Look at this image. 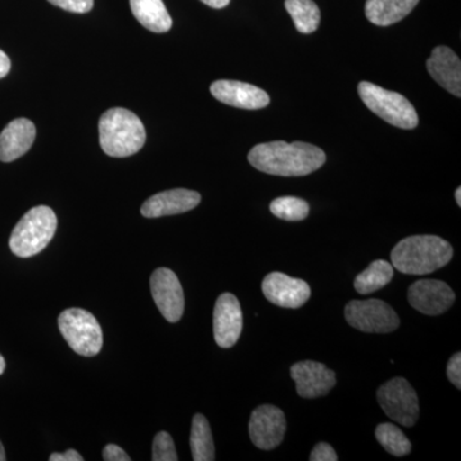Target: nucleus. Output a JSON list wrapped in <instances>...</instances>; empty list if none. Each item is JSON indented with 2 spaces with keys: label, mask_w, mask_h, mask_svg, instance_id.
I'll return each mask as SVG.
<instances>
[{
  "label": "nucleus",
  "mask_w": 461,
  "mask_h": 461,
  "mask_svg": "<svg viewBox=\"0 0 461 461\" xmlns=\"http://www.w3.org/2000/svg\"><path fill=\"white\" fill-rule=\"evenodd\" d=\"M326 153L315 145L295 141L266 142L251 149L248 160L258 171L282 177H302L326 163Z\"/></svg>",
  "instance_id": "nucleus-1"
},
{
  "label": "nucleus",
  "mask_w": 461,
  "mask_h": 461,
  "mask_svg": "<svg viewBox=\"0 0 461 461\" xmlns=\"http://www.w3.org/2000/svg\"><path fill=\"white\" fill-rule=\"evenodd\" d=\"M450 242L438 236L418 235L402 240L391 253L393 268L405 275H429L453 259Z\"/></svg>",
  "instance_id": "nucleus-2"
},
{
  "label": "nucleus",
  "mask_w": 461,
  "mask_h": 461,
  "mask_svg": "<svg viewBox=\"0 0 461 461\" xmlns=\"http://www.w3.org/2000/svg\"><path fill=\"white\" fill-rule=\"evenodd\" d=\"M145 140L144 124L129 109L112 108L100 117V147L109 157H131L144 147Z\"/></svg>",
  "instance_id": "nucleus-3"
},
{
  "label": "nucleus",
  "mask_w": 461,
  "mask_h": 461,
  "mask_svg": "<svg viewBox=\"0 0 461 461\" xmlns=\"http://www.w3.org/2000/svg\"><path fill=\"white\" fill-rule=\"evenodd\" d=\"M57 215L50 206L30 209L12 230L9 248L14 256L30 258L41 253L56 235Z\"/></svg>",
  "instance_id": "nucleus-4"
},
{
  "label": "nucleus",
  "mask_w": 461,
  "mask_h": 461,
  "mask_svg": "<svg viewBox=\"0 0 461 461\" xmlns=\"http://www.w3.org/2000/svg\"><path fill=\"white\" fill-rule=\"evenodd\" d=\"M357 91L364 104L393 126L412 130L420 123L417 111L402 94L384 89L368 81H362Z\"/></svg>",
  "instance_id": "nucleus-5"
},
{
  "label": "nucleus",
  "mask_w": 461,
  "mask_h": 461,
  "mask_svg": "<svg viewBox=\"0 0 461 461\" xmlns=\"http://www.w3.org/2000/svg\"><path fill=\"white\" fill-rule=\"evenodd\" d=\"M58 327L76 354L94 357L102 350V327L89 312L80 308L67 309L58 317Z\"/></svg>",
  "instance_id": "nucleus-6"
},
{
  "label": "nucleus",
  "mask_w": 461,
  "mask_h": 461,
  "mask_svg": "<svg viewBox=\"0 0 461 461\" xmlns=\"http://www.w3.org/2000/svg\"><path fill=\"white\" fill-rule=\"evenodd\" d=\"M377 399L382 411L391 420L405 427H412L420 418L417 393L405 378L391 379L378 388Z\"/></svg>",
  "instance_id": "nucleus-7"
},
{
  "label": "nucleus",
  "mask_w": 461,
  "mask_h": 461,
  "mask_svg": "<svg viewBox=\"0 0 461 461\" xmlns=\"http://www.w3.org/2000/svg\"><path fill=\"white\" fill-rule=\"evenodd\" d=\"M345 318L354 329L366 333H390L399 329L400 318L382 300H353L345 308Z\"/></svg>",
  "instance_id": "nucleus-8"
},
{
  "label": "nucleus",
  "mask_w": 461,
  "mask_h": 461,
  "mask_svg": "<svg viewBox=\"0 0 461 461\" xmlns=\"http://www.w3.org/2000/svg\"><path fill=\"white\" fill-rule=\"evenodd\" d=\"M286 426V418L280 408L260 405L251 412L249 435L260 450H273L284 441Z\"/></svg>",
  "instance_id": "nucleus-9"
},
{
  "label": "nucleus",
  "mask_w": 461,
  "mask_h": 461,
  "mask_svg": "<svg viewBox=\"0 0 461 461\" xmlns=\"http://www.w3.org/2000/svg\"><path fill=\"white\" fill-rule=\"evenodd\" d=\"M150 290L154 302L167 321L176 323L185 309L184 290L175 272L158 268L150 277Z\"/></svg>",
  "instance_id": "nucleus-10"
},
{
  "label": "nucleus",
  "mask_w": 461,
  "mask_h": 461,
  "mask_svg": "<svg viewBox=\"0 0 461 461\" xmlns=\"http://www.w3.org/2000/svg\"><path fill=\"white\" fill-rule=\"evenodd\" d=\"M262 290L267 300L281 308H300L311 297V287L305 281L290 277L281 272H272L266 276Z\"/></svg>",
  "instance_id": "nucleus-11"
},
{
  "label": "nucleus",
  "mask_w": 461,
  "mask_h": 461,
  "mask_svg": "<svg viewBox=\"0 0 461 461\" xmlns=\"http://www.w3.org/2000/svg\"><path fill=\"white\" fill-rule=\"evenodd\" d=\"M409 303L415 311L426 315H439L455 302L453 288L439 280H420L409 288Z\"/></svg>",
  "instance_id": "nucleus-12"
},
{
  "label": "nucleus",
  "mask_w": 461,
  "mask_h": 461,
  "mask_svg": "<svg viewBox=\"0 0 461 461\" xmlns=\"http://www.w3.org/2000/svg\"><path fill=\"white\" fill-rule=\"evenodd\" d=\"M291 378L295 381L297 395L303 399L326 396L335 387V372L324 364L305 360L291 366Z\"/></svg>",
  "instance_id": "nucleus-13"
},
{
  "label": "nucleus",
  "mask_w": 461,
  "mask_h": 461,
  "mask_svg": "<svg viewBox=\"0 0 461 461\" xmlns=\"http://www.w3.org/2000/svg\"><path fill=\"white\" fill-rule=\"evenodd\" d=\"M214 339L220 348L235 346L242 332V311L238 297L222 294L217 299L213 317Z\"/></svg>",
  "instance_id": "nucleus-14"
},
{
  "label": "nucleus",
  "mask_w": 461,
  "mask_h": 461,
  "mask_svg": "<svg viewBox=\"0 0 461 461\" xmlns=\"http://www.w3.org/2000/svg\"><path fill=\"white\" fill-rule=\"evenodd\" d=\"M211 93L215 99L223 104L241 109H262L269 104L268 94L254 86V85L241 83V81L218 80L211 85Z\"/></svg>",
  "instance_id": "nucleus-15"
},
{
  "label": "nucleus",
  "mask_w": 461,
  "mask_h": 461,
  "mask_svg": "<svg viewBox=\"0 0 461 461\" xmlns=\"http://www.w3.org/2000/svg\"><path fill=\"white\" fill-rule=\"evenodd\" d=\"M202 202L199 193L187 189L167 190L151 196L141 206L145 218H159L165 215L186 213Z\"/></svg>",
  "instance_id": "nucleus-16"
},
{
  "label": "nucleus",
  "mask_w": 461,
  "mask_h": 461,
  "mask_svg": "<svg viewBox=\"0 0 461 461\" xmlns=\"http://www.w3.org/2000/svg\"><path fill=\"white\" fill-rule=\"evenodd\" d=\"M427 69L433 80L456 98L461 96V62L448 47H436L427 60Z\"/></svg>",
  "instance_id": "nucleus-17"
},
{
  "label": "nucleus",
  "mask_w": 461,
  "mask_h": 461,
  "mask_svg": "<svg viewBox=\"0 0 461 461\" xmlns=\"http://www.w3.org/2000/svg\"><path fill=\"white\" fill-rule=\"evenodd\" d=\"M36 138L35 124L27 118H17L0 133V160L14 162L32 147Z\"/></svg>",
  "instance_id": "nucleus-18"
},
{
  "label": "nucleus",
  "mask_w": 461,
  "mask_h": 461,
  "mask_svg": "<svg viewBox=\"0 0 461 461\" xmlns=\"http://www.w3.org/2000/svg\"><path fill=\"white\" fill-rule=\"evenodd\" d=\"M420 0H366V16L377 26L400 23L417 7Z\"/></svg>",
  "instance_id": "nucleus-19"
},
{
  "label": "nucleus",
  "mask_w": 461,
  "mask_h": 461,
  "mask_svg": "<svg viewBox=\"0 0 461 461\" xmlns=\"http://www.w3.org/2000/svg\"><path fill=\"white\" fill-rule=\"evenodd\" d=\"M133 16L149 32L163 33L172 27V18L163 0H130Z\"/></svg>",
  "instance_id": "nucleus-20"
},
{
  "label": "nucleus",
  "mask_w": 461,
  "mask_h": 461,
  "mask_svg": "<svg viewBox=\"0 0 461 461\" xmlns=\"http://www.w3.org/2000/svg\"><path fill=\"white\" fill-rule=\"evenodd\" d=\"M393 277V264L386 260H375L368 268L355 277L354 287L362 295H369L390 284Z\"/></svg>",
  "instance_id": "nucleus-21"
},
{
  "label": "nucleus",
  "mask_w": 461,
  "mask_h": 461,
  "mask_svg": "<svg viewBox=\"0 0 461 461\" xmlns=\"http://www.w3.org/2000/svg\"><path fill=\"white\" fill-rule=\"evenodd\" d=\"M191 454L195 461L215 459L214 441L209 421L203 414H196L193 420L190 436Z\"/></svg>",
  "instance_id": "nucleus-22"
},
{
  "label": "nucleus",
  "mask_w": 461,
  "mask_h": 461,
  "mask_svg": "<svg viewBox=\"0 0 461 461\" xmlns=\"http://www.w3.org/2000/svg\"><path fill=\"white\" fill-rule=\"evenodd\" d=\"M285 8L295 23L297 32L313 33L321 23V11L313 0H286Z\"/></svg>",
  "instance_id": "nucleus-23"
},
{
  "label": "nucleus",
  "mask_w": 461,
  "mask_h": 461,
  "mask_svg": "<svg viewBox=\"0 0 461 461\" xmlns=\"http://www.w3.org/2000/svg\"><path fill=\"white\" fill-rule=\"evenodd\" d=\"M375 438L378 439L382 447L391 455L400 457L411 454V442L395 424H379L375 429Z\"/></svg>",
  "instance_id": "nucleus-24"
},
{
  "label": "nucleus",
  "mask_w": 461,
  "mask_h": 461,
  "mask_svg": "<svg viewBox=\"0 0 461 461\" xmlns=\"http://www.w3.org/2000/svg\"><path fill=\"white\" fill-rule=\"evenodd\" d=\"M271 212L280 220L288 222L304 221L309 214V204L305 200L295 198V196H282L273 200Z\"/></svg>",
  "instance_id": "nucleus-25"
},
{
  "label": "nucleus",
  "mask_w": 461,
  "mask_h": 461,
  "mask_svg": "<svg viewBox=\"0 0 461 461\" xmlns=\"http://www.w3.org/2000/svg\"><path fill=\"white\" fill-rule=\"evenodd\" d=\"M153 460L154 461H177V451H176L175 442L169 433L159 432L154 437L153 442Z\"/></svg>",
  "instance_id": "nucleus-26"
},
{
  "label": "nucleus",
  "mask_w": 461,
  "mask_h": 461,
  "mask_svg": "<svg viewBox=\"0 0 461 461\" xmlns=\"http://www.w3.org/2000/svg\"><path fill=\"white\" fill-rule=\"evenodd\" d=\"M48 2L72 14H87L94 5V0H48Z\"/></svg>",
  "instance_id": "nucleus-27"
},
{
  "label": "nucleus",
  "mask_w": 461,
  "mask_h": 461,
  "mask_svg": "<svg viewBox=\"0 0 461 461\" xmlns=\"http://www.w3.org/2000/svg\"><path fill=\"white\" fill-rule=\"evenodd\" d=\"M311 461H336L338 460V454L333 450L332 446L321 442L312 451Z\"/></svg>",
  "instance_id": "nucleus-28"
},
{
  "label": "nucleus",
  "mask_w": 461,
  "mask_h": 461,
  "mask_svg": "<svg viewBox=\"0 0 461 461\" xmlns=\"http://www.w3.org/2000/svg\"><path fill=\"white\" fill-rule=\"evenodd\" d=\"M447 377L453 382L455 387L457 390L461 388V354L456 353L451 357V359L448 360L447 364Z\"/></svg>",
  "instance_id": "nucleus-29"
},
{
  "label": "nucleus",
  "mask_w": 461,
  "mask_h": 461,
  "mask_svg": "<svg viewBox=\"0 0 461 461\" xmlns=\"http://www.w3.org/2000/svg\"><path fill=\"white\" fill-rule=\"evenodd\" d=\"M103 459L105 461H130L131 457L120 446L107 445L103 450Z\"/></svg>",
  "instance_id": "nucleus-30"
},
{
  "label": "nucleus",
  "mask_w": 461,
  "mask_h": 461,
  "mask_svg": "<svg viewBox=\"0 0 461 461\" xmlns=\"http://www.w3.org/2000/svg\"><path fill=\"white\" fill-rule=\"evenodd\" d=\"M50 460V461H83L84 457L81 456V454L78 453V451L72 450V448H69V450H67L66 453L51 454Z\"/></svg>",
  "instance_id": "nucleus-31"
},
{
  "label": "nucleus",
  "mask_w": 461,
  "mask_h": 461,
  "mask_svg": "<svg viewBox=\"0 0 461 461\" xmlns=\"http://www.w3.org/2000/svg\"><path fill=\"white\" fill-rule=\"evenodd\" d=\"M11 69V59L5 51L0 50V78L5 77Z\"/></svg>",
  "instance_id": "nucleus-32"
},
{
  "label": "nucleus",
  "mask_w": 461,
  "mask_h": 461,
  "mask_svg": "<svg viewBox=\"0 0 461 461\" xmlns=\"http://www.w3.org/2000/svg\"><path fill=\"white\" fill-rule=\"evenodd\" d=\"M204 5H209V7L221 9L227 7L230 5V0H202Z\"/></svg>",
  "instance_id": "nucleus-33"
},
{
  "label": "nucleus",
  "mask_w": 461,
  "mask_h": 461,
  "mask_svg": "<svg viewBox=\"0 0 461 461\" xmlns=\"http://www.w3.org/2000/svg\"><path fill=\"white\" fill-rule=\"evenodd\" d=\"M455 199H456L457 205L461 206V189L457 187L456 191H455Z\"/></svg>",
  "instance_id": "nucleus-34"
},
{
  "label": "nucleus",
  "mask_w": 461,
  "mask_h": 461,
  "mask_svg": "<svg viewBox=\"0 0 461 461\" xmlns=\"http://www.w3.org/2000/svg\"><path fill=\"white\" fill-rule=\"evenodd\" d=\"M5 371V357H2V354H0V375H3V372Z\"/></svg>",
  "instance_id": "nucleus-35"
},
{
  "label": "nucleus",
  "mask_w": 461,
  "mask_h": 461,
  "mask_svg": "<svg viewBox=\"0 0 461 461\" xmlns=\"http://www.w3.org/2000/svg\"><path fill=\"white\" fill-rule=\"evenodd\" d=\"M7 457H5V447H3L2 442H0V461H5Z\"/></svg>",
  "instance_id": "nucleus-36"
}]
</instances>
